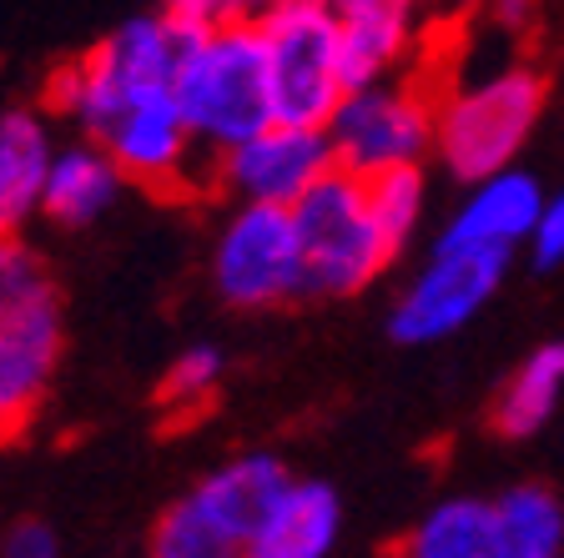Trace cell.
I'll list each match as a JSON object with an SVG mask.
<instances>
[{
    "label": "cell",
    "instance_id": "26",
    "mask_svg": "<svg viewBox=\"0 0 564 558\" xmlns=\"http://www.w3.org/2000/svg\"><path fill=\"white\" fill-rule=\"evenodd\" d=\"M0 558H61V538L51 534L46 524L21 518V524L6 534V544H0Z\"/></svg>",
    "mask_w": 564,
    "mask_h": 558
},
{
    "label": "cell",
    "instance_id": "20",
    "mask_svg": "<svg viewBox=\"0 0 564 558\" xmlns=\"http://www.w3.org/2000/svg\"><path fill=\"white\" fill-rule=\"evenodd\" d=\"M499 503L509 554L514 558H564V503L544 483H519Z\"/></svg>",
    "mask_w": 564,
    "mask_h": 558
},
{
    "label": "cell",
    "instance_id": "7",
    "mask_svg": "<svg viewBox=\"0 0 564 558\" xmlns=\"http://www.w3.org/2000/svg\"><path fill=\"white\" fill-rule=\"evenodd\" d=\"M509 247H448L434 242L423 272L403 287L393 303L388 332L403 348H429V342L454 338L458 327H469L479 307L489 303L509 272Z\"/></svg>",
    "mask_w": 564,
    "mask_h": 558
},
{
    "label": "cell",
    "instance_id": "9",
    "mask_svg": "<svg viewBox=\"0 0 564 558\" xmlns=\"http://www.w3.org/2000/svg\"><path fill=\"white\" fill-rule=\"evenodd\" d=\"M338 166L333 141L323 127H288L272 121L242 146L212 162V182L232 201H268V207H297L323 176Z\"/></svg>",
    "mask_w": 564,
    "mask_h": 558
},
{
    "label": "cell",
    "instance_id": "5",
    "mask_svg": "<svg viewBox=\"0 0 564 558\" xmlns=\"http://www.w3.org/2000/svg\"><path fill=\"white\" fill-rule=\"evenodd\" d=\"M333 156L352 176H383L419 166L438 136V91L419 70H399L383 81L352 86L328 127Z\"/></svg>",
    "mask_w": 564,
    "mask_h": 558
},
{
    "label": "cell",
    "instance_id": "17",
    "mask_svg": "<svg viewBox=\"0 0 564 558\" xmlns=\"http://www.w3.org/2000/svg\"><path fill=\"white\" fill-rule=\"evenodd\" d=\"M61 362V322L0 338V448L35 418Z\"/></svg>",
    "mask_w": 564,
    "mask_h": 558
},
{
    "label": "cell",
    "instance_id": "1",
    "mask_svg": "<svg viewBox=\"0 0 564 558\" xmlns=\"http://www.w3.org/2000/svg\"><path fill=\"white\" fill-rule=\"evenodd\" d=\"M176 66L182 35L162 11H141L86 56L61 66L46 86V101L91 141H101L127 182L147 192H182L192 186L197 136L176 106Z\"/></svg>",
    "mask_w": 564,
    "mask_h": 558
},
{
    "label": "cell",
    "instance_id": "8",
    "mask_svg": "<svg viewBox=\"0 0 564 558\" xmlns=\"http://www.w3.org/2000/svg\"><path fill=\"white\" fill-rule=\"evenodd\" d=\"M212 282L232 307H272L303 297V242L293 207L237 201L212 247Z\"/></svg>",
    "mask_w": 564,
    "mask_h": 558
},
{
    "label": "cell",
    "instance_id": "19",
    "mask_svg": "<svg viewBox=\"0 0 564 558\" xmlns=\"http://www.w3.org/2000/svg\"><path fill=\"white\" fill-rule=\"evenodd\" d=\"M46 322H61V297L46 256L21 242V232H0V338Z\"/></svg>",
    "mask_w": 564,
    "mask_h": 558
},
{
    "label": "cell",
    "instance_id": "10",
    "mask_svg": "<svg viewBox=\"0 0 564 558\" xmlns=\"http://www.w3.org/2000/svg\"><path fill=\"white\" fill-rule=\"evenodd\" d=\"M343 25V70H348V91L383 76H399L409 56L419 51L423 31L434 25L429 0H338Z\"/></svg>",
    "mask_w": 564,
    "mask_h": 558
},
{
    "label": "cell",
    "instance_id": "29",
    "mask_svg": "<svg viewBox=\"0 0 564 558\" xmlns=\"http://www.w3.org/2000/svg\"><path fill=\"white\" fill-rule=\"evenodd\" d=\"M328 6H338V0H328Z\"/></svg>",
    "mask_w": 564,
    "mask_h": 558
},
{
    "label": "cell",
    "instance_id": "27",
    "mask_svg": "<svg viewBox=\"0 0 564 558\" xmlns=\"http://www.w3.org/2000/svg\"><path fill=\"white\" fill-rule=\"evenodd\" d=\"M484 21L505 35H524L534 25V0H489L484 6Z\"/></svg>",
    "mask_w": 564,
    "mask_h": 558
},
{
    "label": "cell",
    "instance_id": "21",
    "mask_svg": "<svg viewBox=\"0 0 564 558\" xmlns=\"http://www.w3.org/2000/svg\"><path fill=\"white\" fill-rule=\"evenodd\" d=\"M147 558H242V538H232L197 499H176L156 518Z\"/></svg>",
    "mask_w": 564,
    "mask_h": 558
},
{
    "label": "cell",
    "instance_id": "22",
    "mask_svg": "<svg viewBox=\"0 0 564 558\" xmlns=\"http://www.w3.org/2000/svg\"><path fill=\"white\" fill-rule=\"evenodd\" d=\"M368 192H373V211L388 227L393 242H409L419 232L423 207H429V182H423V166H403V172H383L368 176Z\"/></svg>",
    "mask_w": 564,
    "mask_h": 558
},
{
    "label": "cell",
    "instance_id": "14",
    "mask_svg": "<svg viewBox=\"0 0 564 558\" xmlns=\"http://www.w3.org/2000/svg\"><path fill=\"white\" fill-rule=\"evenodd\" d=\"M56 162L51 127L35 111L0 117V232H21L35 211L46 207V182Z\"/></svg>",
    "mask_w": 564,
    "mask_h": 558
},
{
    "label": "cell",
    "instance_id": "18",
    "mask_svg": "<svg viewBox=\"0 0 564 558\" xmlns=\"http://www.w3.org/2000/svg\"><path fill=\"white\" fill-rule=\"evenodd\" d=\"M560 397H564V342H544L505 378L489 418L505 438H534L554 418Z\"/></svg>",
    "mask_w": 564,
    "mask_h": 558
},
{
    "label": "cell",
    "instance_id": "28",
    "mask_svg": "<svg viewBox=\"0 0 564 558\" xmlns=\"http://www.w3.org/2000/svg\"><path fill=\"white\" fill-rule=\"evenodd\" d=\"M429 6H434V21L458 25V21H474V15H484V6H489V0H429Z\"/></svg>",
    "mask_w": 564,
    "mask_h": 558
},
{
    "label": "cell",
    "instance_id": "24",
    "mask_svg": "<svg viewBox=\"0 0 564 558\" xmlns=\"http://www.w3.org/2000/svg\"><path fill=\"white\" fill-rule=\"evenodd\" d=\"M278 0H162V15L182 41H202L237 21H262Z\"/></svg>",
    "mask_w": 564,
    "mask_h": 558
},
{
    "label": "cell",
    "instance_id": "25",
    "mask_svg": "<svg viewBox=\"0 0 564 558\" xmlns=\"http://www.w3.org/2000/svg\"><path fill=\"white\" fill-rule=\"evenodd\" d=\"M524 247H529V256H534V267H560L564 262V192L544 201V211Z\"/></svg>",
    "mask_w": 564,
    "mask_h": 558
},
{
    "label": "cell",
    "instance_id": "15",
    "mask_svg": "<svg viewBox=\"0 0 564 558\" xmlns=\"http://www.w3.org/2000/svg\"><path fill=\"white\" fill-rule=\"evenodd\" d=\"M127 172L111 162L101 141H70L56 146V162H51V182H46V217L61 227H91L96 217L111 211V201L121 197Z\"/></svg>",
    "mask_w": 564,
    "mask_h": 558
},
{
    "label": "cell",
    "instance_id": "2",
    "mask_svg": "<svg viewBox=\"0 0 564 558\" xmlns=\"http://www.w3.org/2000/svg\"><path fill=\"white\" fill-rule=\"evenodd\" d=\"M176 106L187 117L197 146L217 162L223 152L242 146L262 127L278 121L272 101V66L268 41L258 21H237L182 46L176 66Z\"/></svg>",
    "mask_w": 564,
    "mask_h": 558
},
{
    "label": "cell",
    "instance_id": "6",
    "mask_svg": "<svg viewBox=\"0 0 564 558\" xmlns=\"http://www.w3.org/2000/svg\"><path fill=\"white\" fill-rule=\"evenodd\" d=\"M272 66V101L288 127H328L348 96L343 70V25L328 0H278L262 15Z\"/></svg>",
    "mask_w": 564,
    "mask_h": 558
},
{
    "label": "cell",
    "instance_id": "3",
    "mask_svg": "<svg viewBox=\"0 0 564 558\" xmlns=\"http://www.w3.org/2000/svg\"><path fill=\"white\" fill-rule=\"evenodd\" d=\"M544 76L534 66H499L474 81H448L438 91V136L434 152L458 182H484L509 172L544 117Z\"/></svg>",
    "mask_w": 564,
    "mask_h": 558
},
{
    "label": "cell",
    "instance_id": "23",
    "mask_svg": "<svg viewBox=\"0 0 564 558\" xmlns=\"http://www.w3.org/2000/svg\"><path fill=\"white\" fill-rule=\"evenodd\" d=\"M223 368H227V358L212 348V342H197V348L176 352V362L162 378V407H182V413L202 407L217 393V383H223Z\"/></svg>",
    "mask_w": 564,
    "mask_h": 558
},
{
    "label": "cell",
    "instance_id": "11",
    "mask_svg": "<svg viewBox=\"0 0 564 558\" xmlns=\"http://www.w3.org/2000/svg\"><path fill=\"white\" fill-rule=\"evenodd\" d=\"M544 186L529 172L509 166V172H494L484 182L469 186V197L458 201V211L448 217V227L438 232V242L448 247H509L529 242L534 221L544 211Z\"/></svg>",
    "mask_w": 564,
    "mask_h": 558
},
{
    "label": "cell",
    "instance_id": "16",
    "mask_svg": "<svg viewBox=\"0 0 564 558\" xmlns=\"http://www.w3.org/2000/svg\"><path fill=\"white\" fill-rule=\"evenodd\" d=\"M399 558H514V554H509L505 524H499V503L444 499L413 524Z\"/></svg>",
    "mask_w": 564,
    "mask_h": 558
},
{
    "label": "cell",
    "instance_id": "13",
    "mask_svg": "<svg viewBox=\"0 0 564 558\" xmlns=\"http://www.w3.org/2000/svg\"><path fill=\"white\" fill-rule=\"evenodd\" d=\"M288 489H293V473H288V463H282L278 453H237V458H227L223 468H212L197 489H192V499H197L227 534L247 544L252 528L278 508Z\"/></svg>",
    "mask_w": 564,
    "mask_h": 558
},
{
    "label": "cell",
    "instance_id": "12",
    "mask_svg": "<svg viewBox=\"0 0 564 558\" xmlns=\"http://www.w3.org/2000/svg\"><path fill=\"white\" fill-rule=\"evenodd\" d=\"M343 534V503L328 483L293 478L282 503L252 528L242 558H328Z\"/></svg>",
    "mask_w": 564,
    "mask_h": 558
},
{
    "label": "cell",
    "instance_id": "4",
    "mask_svg": "<svg viewBox=\"0 0 564 558\" xmlns=\"http://www.w3.org/2000/svg\"><path fill=\"white\" fill-rule=\"evenodd\" d=\"M303 242V297H352L373 287L403 252L373 211L368 176L333 166L293 207Z\"/></svg>",
    "mask_w": 564,
    "mask_h": 558
}]
</instances>
